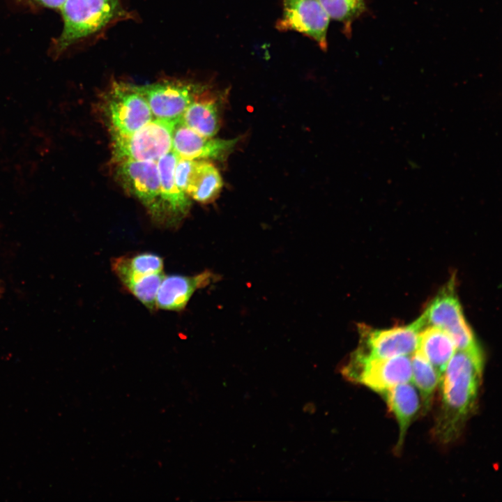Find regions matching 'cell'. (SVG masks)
Wrapping results in <instances>:
<instances>
[{
  "instance_id": "6da1fadb",
  "label": "cell",
  "mask_w": 502,
  "mask_h": 502,
  "mask_svg": "<svg viewBox=\"0 0 502 502\" xmlns=\"http://www.w3.org/2000/svg\"><path fill=\"white\" fill-rule=\"evenodd\" d=\"M484 356L479 345L456 349L441 376V406L434 434L442 443L457 438L474 412L482 381Z\"/></svg>"
},
{
  "instance_id": "7a4b0ae2",
  "label": "cell",
  "mask_w": 502,
  "mask_h": 502,
  "mask_svg": "<svg viewBox=\"0 0 502 502\" xmlns=\"http://www.w3.org/2000/svg\"><path fill=\"white\" fill-rule=\"evenodd\" d=\"M60 9L63 29L54 48L59 54L81 39L132 17L122 0H66Z\"/></svg>"
},
{
  "instance_id": "3957f363",
  "label": "cell",
  "mask_w": 502,
  "mask_h": 502,
  "mask_svg": "<svg viewBox=\"0 0 502 502\" xmlns=\"http://www.w3.org/2000/svg\"><path fill=\"white\" fill-rule=\"evenodd\" d=\"M100 106L111 135H129L153 119L147 102L135 84L123 82L111 84L102 95Z\"/></svg>"
},
{
  "instance_id": "277c9868",
  "label": "cell",
  "mask_w": 502,
  "mask_h": 502,
  "mask_svg": "<svg viewBox=\"0 0 502 502\" xmlns=\"http://www.w3.org/2000/svg\"><path fill=\"white\" fill-rule=\"evenodd\" d=\"M179 120L153 118L132 134L111 135L113 162L158 161L172 151L173 132Z\"/></svg>"
},
{
  "instance_id": "5b68a950",
  "label": "cell",
  "mask_w": 502,
  "mask_h": 502,
  "mask_svg": "<svg viewBox=\"0 0 502 502\" xmlns=\"http://www.w3.org/2000/svg\"><path fill=\"white\" fill-rule=\"evenodd\" d=\"M425 326L421 316L408 326L390 329L360 325V345L353 354L365 358L409 356L417 350L419 333Z\"/></svg>"
},
{
  "instance_id": "8992f818",
  "label": "cell",
  "mask_w": 502,
  "mask_h": 502,
  "mask_svg": "<svg viewBox=\"0 0 502 502\" xmlns=\"http://www.w3.org/2000/svg\"><path fill=\"white\" fill-rule=\"evenodd\" d=\"M421 317L426 326H434L448 333L457 349H468L479 345L464 317L453 278L441 289Z\"/></svg>"
},
{
  "instance_id": "52a82bcc",
  "label": "cell",
  "mask_w": 502,
  "mask_h": 502,
  "mask_svg": "<svg viewBox=\"0 0 502 502\" xmlns=\"http://www.w3.org/2000/svg\"><path fill=\"white\" fill-rule=\"evenodd\" d=\"M347 376L381 394L411 379L409 356L386 358H365L353 354L344 369Z\"/></svg>"
},
{
  "instance_id": "ba28073f",
  "label": "cell",
  "mask_w": 502,
  "mask_h": 502,
  "mask_svg": "<svg viewBox=\"0 0 502 502\" xmlns=\"http://www.w3.org/2000/svg\"><path fill=\"white\" fill-rule=\"evenodd\" d=\"M114 178L157 220H164L157 161L115 162Z\"/></svg>"
},
{
  "instance_id": "9c48e42d",
  "label": "cell",
  "mask_w": 502,
  "mask_h": 502,
  "mask_svg": "<svg viewBox=\"0 0 502 502\" xmlns=\"http://www.w3.org/2000/svg\"><path fill=\"white\" fill-rule=\"evenodd\" d=\"M206 86L178 79L135 84L136 90L147 102L153 117L166 120H179L188 105Z\"/></svg>"
},
{
  "instance_id": "30bf717a",
  "label": "cell",
  "mask_w": 502,
  "mask_h": 502,
  "mask_svg": "<svg viewBox=\"0 0 502 502\" xmlns=\"http://www.w3.org/2000/svg\"><path fill=\"white\" fill-rule=\"evenodd\" d=\"M282 13L275 23L280 31H294L328 49L330 17L319 0H280Z\"/></svg>"
},
{
  "instance_id": "8fae6325",
  "label": "cell",
  "mask_w": 502,
  "mask_h": 502,
  "mask_svg": "<svg viewBox=\"0 0 502 502\" xmlns=\"http://www.w3.org/2000/svg\"><path fill=\"white\" fill-rule=\"evenodd\" d=\"M239 139V137L230 139L204 137L179 120L174 129L172 150L180 158L222 161L234 151Z\"/></svg>"
},
{
  "instance_id": "7c38bea8",
  "label": "cell",
  "mask_w": 502,
  "mask_h": 502,
  "mask_svg": "<svg viewBox=\"0 0 502 502\" xmlns=\"http://www.w3.org/2000/svg\"><path fill=\"white\" fill-rule=\"evenodd\" d=\"M217 280L218 276L208 270L193 275H165L156 295L155 308L181 311L197 290Z\"/></svg>"
},
{
  "instance_id": "4fadbf2b",
  "label": "cell",
  "mask_w": 502,
  "mask_h": 502,
  "mask_svg": "<svg viewBox=\"0 0 502 502\" xmlns=\"http://www.w3.org/2000/svg\"><path fill=\"white\" fill-rule=\"evenodd\" d=\"M178 155L172 150L158 161L160 183V197L164 220L170 223L179 222L189 212L190 197L175 181L174 169Z\"/></svg>"
},
{
  "instance_id": "5bb4252c",
  "label": "cell",
  "mask_w": 502,
  "mask_h": 502,
  "mask_svg": "<svg viewBox=\"0 0 502 502\" xmlns=\"http://www.w3.org/2000/svg\"><path fill=\"white\" fill-rule=\"evenodd\" d=\"M219 94L208 86L188 105L180 121L198 134L213 137L220 129Z\"/></svg>"
},
{
  "instance_id": "9a60e30c",
  "label": "cell",
  "mask_w": 502,
  "mask_h": 502,
  "mask_svg": "<svg viewBox=\"0 0 502 502\" xmlns=\"http://www.w3.org/2000/svg\"><path fill=\"white\" fill-rule=\"evenodd\" d=\"M381 395L384 397L399 426V439L396 446L399 450L402 446L413 418L420 408V396L410 381L397 385Z\"/></svg>"
},
{
  "instance_id": "2e32d148",
  "label": "cell",
  "mask_w": 502,
  "mask_h": 502,
  "mask_svg": "<svg viewBox=\"0 0 502 502\" xmlns=\"http://www.w3.org/2000/svg\"><path fill=\"white\" fill-rule=\"evenodd\" d=\"M223 186L222 178L209 160H194L188 177L185 192L191 199L203 204L213 201Z\"/></svg>"
},
{
  "instance_id": "e0dca14e",
  "label": "cell",
  "mask_w": 502,
  "mask_h": 502,
  "mask_svg": "<svg viewBox=\"0 0 502 502\" xmlns=\"http://www.w3.org/2000/svg\"><path fill=\"white\" fill-rule=\"evenodd\" d=\"M456 349L449 334L438 327L427 326L419 333L417 351L433 365L441 376Z\"/></svg>"
},
{
  "instance_id": "ac0fdd59",
  "label": "cell",
  "mask_w": 502,
  "mask_h": 502,
  "mask_svg": "<svg viewBox=\"0 0 502 502\" xmlns=\"http://www.w3.org/2000/svg\"><path fill=\"white\" fill-rule=\"evenodd\" d=\"M112 270L122 284L140 277L163 272L162 258L152 252H142L132 256H122L112 260Z\"/></svg>"
},
{
  "instance_id": "d6986e66",
  "label": "cell",
  "mask_w": 502,
  "mask_h": 502,
  "mask_svg": "<svg viewBox=\"0 0 502 502\" xmlns=\"http://www.w3.org/2000/svg\"><path fill=\"white\" fill-rule=\"evenodd\" d=\"M411 379L420 392L423 409H427L434 390L440 382L441 375L417 350L411 358Z\"/></svg>"
},
{
  "instance_id": "ffe728a7",
  "label": "cell",
  "mask_w": 502,
  "mask_h": 502,
  "mask_svg": "<svg viewBox=\"0 0 502 502\" xmlns=\"http://www.w3.org/2000/svg\"><path fill=\"white\" fill-rule=\"evenodd\" d=\"M330 19L342 24V31L350 38L353 23L361 17L367 8L365 0H319Z\"/></svg>"
},
{
  "instance_id": "44dd1931",
  "label": "cell",
  "mask_w": 502,
  "mask_h": 502,
  "mask_svg": "<svg viewBox=\"0 0 502 502\" xmlns=\"http://www.w3.org/2000/svg\"><path fill=\"white\" fill-rule=\"evenodd\" d=\"M165 275L163 272L146 275L124 287L145 307L153 310L155 309L156 295Z\"/></svg>"
},
{
  "instance_id": "7402d4cb",
  "label": "cell",
  "mask_w": 502,
  "mask_h": 502,
  "mask_svg": "<svg viewBox=\"0 0 502 502\" xmlns=\"http://www.w3.org/2000/svg\"><path fill=\"white\" fill-rule=\"evenodd\" d=\"M41 5L52 8L60 9L66 0H35Z\"/></svg>"
}]
</instances>
